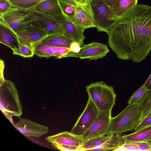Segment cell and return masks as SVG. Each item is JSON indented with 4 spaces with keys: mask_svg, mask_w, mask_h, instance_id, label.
I'll use <instances>...</instances> for the list:
<instances>
[{
    "mask_svg": "<svg viewBox=\"0 0 151 151\" xmlns=\"http://www.w3.org/2000/svg\"><path fill=\"white\" fill-rule=\"evenodd\" d=\"M108 34L118 58L144 60L151 50V6L137 4L117 20Z\"/></svg>",
    "mask_w": 151,
    "mask_h": 151,
    "instance_id": "1",
    "label": "cell"
},
{
    "mask_svg": "<svg viewBox=\"0 0 151 151\" xmlns=\"http://www.w3.org/2000/svg\"><path fill=\"white\" fill-rule=\"evenodd\" d=\"M141 104L128 105L122 112L111 117L106 133H122L134 130L140 121Z\"/></svg>",
    "mask_w": 151,
    "mask_h": 151,
    "instance_id": "2",
    "label": "cell"
},
{
    "mask_svg": "<svg viewBox=\"0 0 151 151\" xmlns=\"http://www.w3.org/2000/svg\"><path fill=\"white\" fill-rule=\"evenodd\" d=\"M0 107L1 110L10 118L19 117L23 113L22 107L15 84L5 78L0 80Z\"/></svg>",
    "mask_w": 151,
    "mask_h": 151,
    "instance_id": "3",
    "label": "cell"
},
{
    "mask_svg": "<svg viewBox=\"0 0 151 151\" xmlns=\"http://www.w3.org/2000/svg\"><path fill=\"white\" fill-rule=\"evenodd\" d=\"M86 88L88 97L99 111L111 112L116 96L113 86L101 81L92 83Z\"/></svg>",
    "mask_w": 151,
    "mask_h": 151,
    "instance_id": "4",
    "label": "cell"
},
{
    "mask_svg": "<svg viewBox=\"0 0 151 151\" xmlns=\"http://www.w3.org/2000/svg\"><path fill=\"white\" fill-rule=\"evenodd\" d=\"M32 10L33 9H25L13 6L0 15V21L16 34L32 24L30 17Z\"/></svg>",
    "mask_w": 151,
    "mask_h": 151,
    "instance_id": "5",
    "label": "cell"
},
{
    "mask_svg": "<svg viewBox=\"0 0 151 151\" xmlns=\"http://www.w3.org/2000/svg\"><path fill=\"white\" fill-rule=\"evenodd\" d=\"M30 19L32 23L44 29L48 35L64 34L65 18L63 15L50 16L38 12L33 9Z\"/></svg>",
    "mask_w": 151,
    "mask_h": 151,
    "instance_id": "6",
    "label": "cell"
},
{
    "mask_svg": "<svg viewBox=\"0 0 151 151\" xmlns=\"http://www.w3.org/2000/svg\"><path fill=\"white\" fill-rule=\"evenodd\" d=\"M46 139L55 148L61 151H81L83 141L80 137L67 131L47 136Z\"/></svg>",
    "mask_w": 151,
    "mask_h": 151,
    "instance_id": "7",
    "label": "cell"
},
{
    "mask_svg": "<svg viewBox=\"0 0 151 151\" xmlns=\"http://www.w3.org/2000/svg\"><path fill=\"white\" fill-rule=\"evenodd\" d=\"M16 34L19 43L27 46L34 50L49 35L45 30L32 23L31 25L17 32Z\"/></svg>",
    "mask_w": 151,
    "mask_h": 151,
    "instance_id": "8",
    "label": "cell"
},
{
    "mask_svg": "<svg viewBox=\"0 0 151 151\" xmlns=\"http://www.w3.org/2000/svg\"><path fill=\"white\" fill-rule=\"evenodd\" d=\"M99 111L88 97L86 106L72 129L70 132L81 136L90 128L97 117Z\"/></svg>",
    "mask_w": 151,
    "mask_h": 151,
    "instance_id": "9",
    "label": "cell"
},
{
    "mask_svg": "<svg viewBox=\"0 0 151 151\" xmlns=\"http://www.w3.org/2000/svg\"><path fill=\"white\" fill-rule=\"evenodd\" d=\"M111 113L99 111L94 122L80 136L83 142L106 134L111 123Z\"/></svg>",
    "mask_w": 151,
    "mask_h": 151,
    "instance_id": "10",
    "label": "cell"
},
{
    "mask_svg": "<svg viewBox=\"0 0 151 151\" xmlns=\"http://www.w3.org/2000/svg\"><path fill=\"white\" fill-rule=\"evenodd\" d=\"M73 4L76 20V25L83 30L96 27L93 13L90 2L81 4L73 0Z\"/></svg>",
    "mask_w": 151,
    "mask_h": 151,
    "instance_id": "11",
    "label": "cell"
},
{
    "mask_svg": "<svg viewBox=\"0 0 151 151\" xmlns=\"http://www.w3.org/2000/svg\"><path fill=\"white\" fill-rule=\"evenodd\" d=\"M96 27L99 32L107 34L116 21L112 18L110 9L103 1L92 7Z\"/></svg>",
    "mask_w": 151,
    "mask_h": 151,
    "instance_id": "12",
    "label": "cell"
},
{
    "mask_svg": "<svg viewBox=\"0 0 151 151\" xmlns=\"http://www.w3.org/2000/svg\"><path fill=\"white\" fill-rule=\"evenodd\" d=\"M14 126L21 134L27 137L39 138L47 133L49 131L48 127L46 126L20 117Z\"/></svg>",
    "mask_w": 151,
    "mask_h": 151,
    "instance_id": "13",
    "label": "cell"
},
{
    "mask_svg": "<svg viewBox=\"0 0 151 151\" xmlns=\"http://www.w3.org/2000/svg\"><path fill=\"white\" fill-rule=\"evenodd\" d=\"M35 54L41 58L55 57L57 59L69 57L78 58V53L71 51L69 48L54 47L40 44L35 48Z\"/></svg>",
    "mask_w": 151,
    "mask_h": 151,
    "instance_id": "14",
    "label": "cell"
},
{
    "mask_svg": "<svg viewBox=\"0 0 151 151\" xmlns=\"http://www.w3.org/2000/svg\"><path fill=\"white\" fill-rule=\"evenodd\" d=\"M109 51L106 45L94 42L82 46L78 55V58L81 59L96 60L105 56Z\"/></svg>",
    "mask_w": 151,
    "mask_h": 151,
    "instance_id": "15",
    "label": "cell"
},
{
    "mask_svg": "<svg viewBox=\"0 0 151 151\" xmlns=\"http://www.w3.org/2000/svg\"><path fill=\"white\" fill-rule=\"evenodd\" d=\"M33 9L38 12L50 16L63 15L58 0H45L37 5Z\"/></svg>",
    "mask_w": 151,
    "mask_h": 151,
    "instance_id": "16",
    "label": "cell"
},
{
    "mask_svg": "<svg viewBox=\"0 0 151 151\" xmlns=\"http://www.w3.org/2000/svg\"><path fill=\"white\" fill-rule=\"evenodd\" d=\"M0 42L12 50L18 48L19 46L16 34L0 21Z\"/></svg>",
    "mask_w": 151,
    "mask_h": 151,
    "instance_id": "17",
    "label": "cell"
},
{
    "mask_svg": "<svg viewBox=\"0 0 151 151\" xmlns=\"http://www.w3.org/2000/svg\"><path fill=\"white\" fill-rule=\"evenodd\" d=\"M138 0H118L110 9L112 19L116 21L137 4Z\"/></svg>",
    "mask_w": 151,
    "mask_h": 151,
    "instance_id": "18",
    "label": "cell"
},
{
    "mask_svg": "<svg viewBox=\"0 0 151 151\" xmlns=\"http://www.w3.org/2000/svg\"><path fill=\"white\" fill-rule=\"evenodd\" d=\"M84 31L81 28L65 18L63 35L73 41L78 42L81 46L84 45L83 41L85 38Z\"/></svg>",
    "mask_w": 151,
    "mask_h": 151,
    "instance_id": "19",
    "label": "cell"
},
{
    "mask_svg": "<svg viewBox=\"0 0 151 151\" xmlns=\"http://www.w3.org/2000/svg\"><path fill=\"white\" fill-rule=\"evenodd\" d=\"M73 41L60 34H54L48 35L40 44L59 47L69 48Z\"/></svg>",
    "mask_w": 151,
    "mask_h": 151,
    "instance_id": "20",
    "label": "cell"
},
{
    "mask_svg": "<svg viewBox=\"0 0 151 151\" xmlns=\"http://www.w3.org/2000/svg\"><path fill=\"white\" fill-rule=\"evenodd\" d=\"M125 143L145 142L151 139V126L144 128L127 135L122 136Z\"/></svg>",
    "mask_w": 151,
    "mask_h": 151,
    "instance_id": "21",
    "label": "cell"
},
{
    "mask_svg": "<svg viewBox=\"0 0 151 151\" xmlns=\"http://www.w3.org/2000/svg\"><path fill=\"white\" fill-rule=\"evenodd\" d=\"M122 133H111L110 137L102 146L93 151L116 150L123 144L122 139Z\"/></svg>",
    "mask_w": 151,
    "mask_h": 151,
    "instance_id": "22",
    "label": "cell"
},
{
    "mask_svg": "<svg viewBox=\"0 0 151 151\" xmlns=\"http://www.w3.org/2000/svg\"><path fill=\"white\" fill-rule=\"evenodd\" d=\"M111 133L93 138L83 142L80 147L81 151L92 150L101 147L110 137Z\"/></svg>",
    "mask_w": 151,
    "mask_h": 151,
    "instance_id": "23",
    "label": "cell"
},
{
    "mask_svg": "<svg viewBox=\"0 0 151 151\" xmlns=\"http://www.w3.org/2000/svg\"><path fill=\"white\" fill-rule=\"evenodd\" d=\"M58 1L64 16L67 19L76 25V20L73 6V0Z\"/></svg>",
    "mask_w": 151,
    "mask_h": 151,
    "instance_id": "24",
    "label": "cell"
},
{
    "mask_svg": "<svg viewBox=\"0 0 151 151\" xmlns=\"http://www.w3.org/2000/svg\"><path fill=\"white\" fill-rule=\"evenodd\" d=\"M117 150L151 151V146L145 142L125 143Z\"/></svg>",
    "mask_w": 151,
    "mask_h": 151,
    "instance_id": "25",
    "label": "cell"
},
{
    "mask_svg": "<svg viewBox=\"0 0 151 151\" xmlns=\"http://www.w3.org/2000/svg\"><path fill=\"white\" fill-rule=\"evenodd\" d=\"M149 91L143 84L133 93L127 102L128 104H141L147 96Z\"/></svg>",
    "mask_w": 151,
    "mask_h": 151,
    "instance_id": "26",
    "label": "cell"
},
{
    "mask_svg": "<svg viewBox=\"0 0 151 151\" xmlns=\"http://www.w3.org/2000/svg\"><path fill=\"white\" fill-rule=\"evenodd\" d=\"M13 6L25 9H31L45 0H8Z\"/></svg>",
    "mask_w": 151,
    "mask_h": 151,
    "instance_id": "27",
    "label": "cell"
},
{
    "mask_svg": "<svg viewBox=\"0 0 151 151\" xmlns=\"http://www.w3.org/2000/svg\"><path fill=\"white\" fill-rule=\"evenodd\" d=\"M13 51L14 55H19L24 58L32 57L35 54V50L29 47L19 43V47Z\"/></svg>",
    "mask_w": 151,
    "mask_h": 151,
    "instance_id": "28",
    "label": "cell"
},
{
    "mask_svg": "<svg viewBox=\"0 0 151 151\" xmlns=\"http://www.w3.org/2000/svg\"><path fill=\"white\" fill-rule=\"evenodd\" d=\"M151 110V90L149 91L147 96L141 104L140 110V121Z\"/></svg>",
    "mask_w": 151,
    "mask_h": 151,
    "instance_id": "29",
    "label": "cell"
},
{
    "mask_svg": "<svg viewBox=\"0 0 151 151\" xmlns=\"http://www.w3.org/2000/svg\"><path fill=\"white\" fill-rule=\"evenodd\" d=\"M151 126V110L140 121L134 131H137L144 128Z\"/></svg>",
    "mask_w": 151,
    "mask_h": 151,
    "instance_id": "30",
    "label": "cell"
},
{
    "mask_svg": "<svg viewBox=\"0 0 151 151\" xmlns=\"http://www.w3.org/2000/svg\"><path fill=\"white\" fill-rule=\"evenodd\" d=\"M12 7L8 0H0V15L6 12Z\"/></svg>",
    "mask_w": 151,
    "mask_h": 151,
    "instance_id": "31",
    "label": "cell"
},
{
    "mask_svg": "<svg viewBox=\"0 0 151 151\" xmlns=\"http://www.w3.org/2000/svg\"><path fill=\"white\" fill-rule=\"evenodd\" d=\"M81 45L78 42L73 41L71 43L69 49L73 52L78 53L81 50Z\"/></svg>",
    "mask_w": 151,
    "mask_h": 151,
    "instance_id": "32",
    "label": "cell"
},
{
    "mask_svg": "<svg viewBox=\"0 0 151 151\" xmlns=\"http://www.w3.org/2000/svg\"><path fill=\"white\" fill-rule=\"evenodd\" d=\"M118 0H103V1L110 9Z\"/></svg>",
    "mask_w": 151,
    "mask_h": 151,
    "instance_id": "33",
    "label": "cell"
},
{
    "mask_svg": "<svg viewBox=\"0 0 151 151\" xmlns=\"http://www.w3.org/2000/svg\"><path fill=\"white\" fill-rule=\"evenodd\" d=\"M4 61L0 60V80H3L5 78L4 76Z\"/></svg>",
    "mask_w": 151,
    "mask_h": 151,
    "instance_id": "34",
    "label": "cell"
},
{
    "mask_svg": "<svg viewBox=\"0 0 151 151\" xmlns=\"http://www.w3.org/2000/svg\"><path fill=\"white\" fill-rule=\"evenodd\" d=\"M144 84L149 90H151V73Z\"/></svg>",
    "mask_w": 151,
    "mask_h": 151,
    "instance_id": "35",
    "label": "cell"
},
{
    "mask_svg": "<svg viewBox=\"0 0 151 151\" xmlns=\"http://www.w3.org/2000/svg\"><path fill=\"white\" fill-rule=\"evenodd\" d=\"M102 1L103 0H91L90 3L92 7H93Z\"/></svg>",
    "mask_w": 151,
    "mask_h": 151,
    "instance_id": "36",
    "label": "cell"
},
{
    "mask_svg": "<svg viewBox=\"0 0 151 151\" xmlns=\"http://www.w3.org/2000/svg\"><path fill=\"white\" fill-rule=\"evenodd\" d=\"M81 4H84L86 2H85L84 0H75Z\"/></svg>",
    "mask_w": 151,
    "mask_h": 151,
    "instance_id": "37",
    "label": "cell"
},
{
    "mask_svg": "<svg viewBox=\"0 0 151 151\" xmlns=\"http://www.w3.org/2000/svg\"><path fill=\"white\" fill-rule=\"evenodd\" d=\"M146 142H147L148 144L150 146H151V139L149 140H148L146 141H145Z\"/></svg>",
    "mask_w": 151,
    "mask_h": 151,
    "instance_id": "38",
    "label": "cell"
},
{
    "mask_svg": "<svg viewBox=\"0 0 151 151\" xmlns=\"http://www.w3.org/2000/svg\"><path fill=\"white\" fill-rule=\"evenodd\" d=\"M84 1L85 2H87L88 1L90 2L91 0H84Z\"/></svg>",
    "mask_w": 151,
    "mask_h": 151,
    "instance_id": "39",
    "label": "cell"
}]
</instances>
